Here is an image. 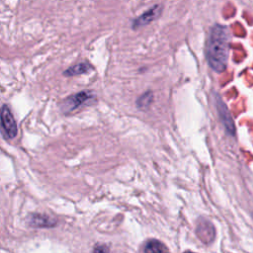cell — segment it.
Segmentation results:
<instances>
[{"label": "cell", "instance_id": "cell-1", "mask_svg": "<svg viewBox=\"0 0 253 253\" xmlns=\"http://www.w3.org/2000/svg\"><path fill=\"white\" fill-rule=\"evenodd\" d=\"M229 52V33L225 26L215 24L211 27L206 43V58L215 72L225 70Z\"/></svg>", "mask_w": 253, "mask_h": 253}, {"label": "cell", "instance_id": "cell-2", "mask_svg": "<svg viewBox=\"0 0 253 253\" xmlns=\"http://www.w3.org/2000/svg\"><path fill=\"white\" fill-rule=\"evenodd\" d=\"M95 101H96V94L93 91L83 90L65 98L60 104V109L62 113L69 114L83 106L91 105Z\"/></svg>", "mask_w": 253, "mask_h": 253}, {"label": "cell", "instance_id": "cell-3", "mask_svg": "<svg viewBox=\"0 0 253 253\" xmlns=\"http://www.w3.org/2000/svg\"><path fill=\"white\" fill-rule=\"evenodd\" d=\"M1 125L2 130L7 138L12 139L17 135L18 128L16 121L10 108L6 104H4L1 108Z\"/></svg>", "mask_w": 253, "mask_h": 253}, {"label": "cell", "instance_id": "cell-4", "mask_svg": "<svg viewBox=\"0 0 253 253\" xmlns=\"http://www.w3.org/2000/svg\"><path fill=\"white\" fill-rule=\"evenodd\" d=\"M215 106H216V110H217V114L219 116L220 122L222 123L225 130L230 135H234L235 133L234 122L228 111L227 106L224 104V102L221 100V98L218 95H215Z\"/></svg>", "mask_w": 253, "mask_h": 253}, {"label": "cell", "instance_id": "cell-5", "mask_svg": "<svg viewBox=\"0 0 253 253\" xmlns=\"http://www.w3.org/2000/svg\"><path fill=\"white\" fill-rule=\"evenodd\" d=\"M161 12H162V6L159 4H156L150 7V9H148L147 11H145L144 13H142L140 16H138L132 21V29H138L140 27L150 24L151 22L159 18V16L161 15Z\"/></svg>", "mask_w": 253, "mask_h": 253}, {"label": "cell", "instance_id": "cell-6", "mask_svg": "<svg viewBox=\"0 0 253 253\" xmlns=\"http://www.w3.org/2000/svg\"><path fill=\"white\" fill-rule=\"evenodd\" d=\"M197 236L203 243L209 244L214 239V227L213 225L207 219L201 218L197 225Z\"/></svg>", "mask_w": 253, "mask_h": 253}, {"label": "cell", "instance_id": "cell-7", "mask_svg": "<svg viewBox=\"0 0 253 253\" xmlns=\"http://www.w3.org/2000/svg\"><path fill=\"white\" fill-rule=\"evenodd\" d=\"M30 226L33 227H52L56 224V220L42 213H32L27 219Z\"/></svg>", "mask_w": 253, "mask_h": 253}, {"label": "cell", "instance_id": "cell-8", "mask_svg": "<svg viewBox=\"0 0 253 253\" xmlns=\"http://www.w3.org/2000/svg\"><path fill=\"white\" fill-rule=\"evenodd\" d=\"M92 69H93V66L89 62L82 61V62H78V63L74 64L73 66L68 67L66 70H64L63 75L67 76V77L81 75V74L89 72Z\"/></svg>", "mask_w": 253, "mask_h": 253}, {"label": "cell", "instance_id": "cell-9", "mask_svg": "<svg viewBox=\"0 0 253 253\" xmlns=\"http://www.w3.org/2000/svg\"><path fill=\"white\" fill-rule=\"evenodd\" d=\"M167 247L157 239H150L144 247V253H167Z\"/></svg>", "mask_w": 253, "mask_h": 253}, {"label": "cell", "instance_id": "cell-10", "mask_svg": "<svg viewBox=\"0 0 253 253\" xmlns=\"http://www.w3.org/2000/svg\"><path fill=\"white\" fill-rule=\"evenodd\" d=\"M153 100V94L151 91H146L136 100V106L140 110H147Z\"/></svg>", "mask_w": 253, "mask_h": 253}, {"label": "cell", "instance_id": "cell-11", "mask_svg": "<svg viewBox=\"0 0 253 253\" xmlns=\"http://www.w3.org/2000/svg\"><path fill=\"white\" fill-rule=\"evenodd\" d=\"M93 253H109V248L106 245H97Z\"/></svg>", "mask_w": 253, "mask_h": 253}, {"label": "cell", "instance_id": "cell-12", "mask_svg": "<svg viewBox=\"0 0 253 253\" xmlns=\"http://www.w3.org/2000/svg\"><path fill=\"white\" fill-rule=\"evenodd\" d=\"M184 253H194V252H192V251H186V252H184Z\"/></svg>", "mask_w": 253, "mask_h": 253}]
</instances>
